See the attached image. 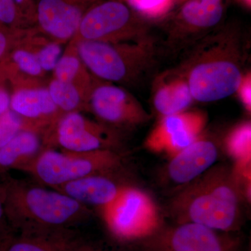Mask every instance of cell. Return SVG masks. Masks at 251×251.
<instances>
[{"label": "cell", "mask_w": 251, "mask_h": 251, "mask_svg": "<svg viewBox=\"0 0 251 251\" xmlns=\"http://www.w3.org/2000/svg\"><path fill=\"white\" fill-rule=\"evenodd\" d=\"M243 37L222 30L201 38L178 74L187 81L194 100L217 101L235 93L244 74Z\"/></svg>", "instance_id": "obj_1"}, {"label": "cell", "mask_w": 251, "mask_h": 251, "mask_svg": "<svg viewBox=\"0 0 251 251\" xmlns=\"http://www.w3.org/2000/svg\"><path fill=\"white\" fill-rule=\"evenodd\" d=\"M1 184L6 217L20 233L69 229L92 216L88 206L52 188L11 177Z\"/></svg>", "instance_id": "obj_2"}, {"label": "cell", "mask_w": 251, "mask_h": 251, "mask_svg": "<svg viewBox=\"0 0 251 251\" xmlns=\"http://www.w3.org/2000/svg\"><path fill=\"white\" fill-rule=\"evenodd\" d=\"M242 192L226 167L210 168L180 191L171 203V212L180 222L230 230L242 216Z\"/></svg>", "instance_id": "obj_3"}, {"label": "cell", "mask_w": 251, "mask_h": 251, "mask_svg": "<svg viewBox=\"0 0 251 251\" xmlns=\"http://www.w3.org/2000/svg\"><path fill=\"white\" fill-rule=\"evenodd\" d=\"M75 43L79 56L91 74L111 83H135L156 62V49L151 37L116 44L93 41Z\"/></svg>", "instance_id": "obj_4"}, {"label": "cell", "mask_w": 251, "mask_h": 251, "mask_svg": "<svg viewBox=\"0 0 251 251\" xmlns=\"http://www.w3.org/2000/svg\"><path fill=\"white\" fill-rule=\"evenodd\" d=\"M122 163L123 158L115 150L72 152L47 148L24 171L52 188L90 175L113 174Z\"/></svg>", "instance_id": "obj_5"}, {"label": "cell", "mask_w": 251, "mask_h": 251, "mask_svg": "<svg viewBox=\"0 0 251 251\" xmlns=\"http://www.w3.org/2000/svg\"><path fill=\"white\" fill-rule=\"evenodd\" d=\"M150 37L133 18L131 11L121 1L98 2L84 15L72 40L123 43Z\"/></svg>", "instance_id": "obj_6"}, {"label": "cell", "mask_w": 251, "mask_h": 251, "mask_svg": "<svg viewBox=\"0 0 251 251\" xmlns=\"http://www.w3.org/2000/svg\"><path fill=\"white\" fill-rule=\"evenodd\" d=\"M101 209L109 229L122 239L145 237L159 226V211L152 198L128 185L115 201Z\"/></svg>", "instance_id": "obj_7"}, {"label": "cell", "mask_w": 251, "mask_h": 251, "mask_svg": "<svg viewBox=\"0 0 251 251\" xmlns=\"http://www.w3.org/2000/svg\"><path fill=\"white\" fill-rule=\"evenodd\" d=\"M44 146L45 149L57 146L72 152L116 150L120 138L108 126L90 120L82 112H74L59 118L44 138Z\"/></svg>", "instance_id": "obj_8"}, {"label": "cell", "mask_w": 251, "mask_h": 251, "mask_svg": "<svg viewBox=\"0 0 251 251\" xmlns=\"http://www.w3.org/2000/svg\"><path fill=\"white\" fill-rule=\"evenodd\" d=\"M89 107L100 123L110 128H133L150 119L147 110L129 92L99 79L91 94Z\"/></svg>", "instance_id": "obj_9"}, {"label": "cell", "mask_w": 251, "mask_h": 251, "mask_svg": "<svg viewBox=\"0 0 251 251\" xmlns=\"http://www.w3.org/2000/svg\"><path fill=\"white\" fill-rule=\"evenodd\" d=\"M206 121L205 114L199 110L162 117L145 140V147L153 152L173 157L202 135Z\"/></svg>", "instance_id": "obj_10"}, {"label": "cell", "mask_w": 251, "mask_h": 251, "mask_svg": "<svg viewBox=\"0 0 251 251\" xmlns=\"http://www.w3.org/2000/svg\"><path fill=\"white\" fill-rule=\"evenodd\" d=\"M99 0H36L35 27L50 39L68 44L82 18Z\"/></svg>", "instance_id": "obj_11"}, {"label": "cell", "mask_w": 251, "mask_h": 251, "mask_svg": "<svg viewBox=\"0 0 251 251\" xmlns=\"http://www.w3.org/2000/svg\"><path fill=\"white\" fill-rule=\"evenodd\" d=\"M10 109L23 119L26 129L40 132L44 137L62 116L46 86L14 90Z\"/></svg>", "instance_id": "obj_12"}, {"label": "cell", "mask_w": 251, "mask_h": 251, "mask_svg": "<svg viewBox=\"0 0 251 251\" xmlns=\"http://www.w3.org/2000/svg\"><path fill=\"white\" fill-rule=\"evenodd\" d=\"M217 158L216 144L201 135L187 148L172 157L167 173L173 182L188 184L210 169Z\"/></svg>", "instance_id": "obj_13"}, {"label": "cell", "mask_w": 251, "mask_h": 251, "mask_svg": "<svg viewBox=\"0 0 251 251\" xmlns=\"http://www.w3.org/2000/svg\"><path fill=\"white\" fill-rule=\"evenodd\" d=\"M112 175H94L52 188L84 205L103 208L116 199L126 185L117 182Z\"/></svg>", "instance_id": "obj_14"}, {"label": "cell", "mask_w": 251, "mask_h": 251, "mask_svg": "<svg viewBox=\"0 0 251 251\" xmlns=\"http://www.w3.org/2000/svg\"><path fill=\"white\" fill-rule=\"evenodd\" d=\"M223 13L222 0H190L180 13L184 26L170 34L169 37L176 33L168 41L174 45L187 41L188 36L216 25L221 21Z\"/></svg>", "instance_id": "obj_15"}, {"label": "cell", "mask_w": 251, "mask_h": 251, "mask_svg": "<svg viewBox=\"0 0 251 251\" xmlns=\"http://www.w3.org/2000/svg\"><path fill=\"white\" fill-rule=\"evenodd\" d=\"M166 251H227L214 229L193 223H182L163 239Z\"/></svg>", "instance_id": "obj_16"}, {"label": "cell", "mask_w": 251, "mask_h": 251, "mask_svg": "<svg viewBox=\"0 0 251 251\" xmlns=\"http://www.w3.org/2000/svg\"><path fill=\"white\" fill-rule=\"evenodd\" d=\"M44 150L43 133L33 130H21L0 149V172L13 169L24 171Z\"/></svg>", "instance_id": "obj_17"}, {"label": "cell", "mask_w": 251, "mask_h": 251, "mask_svg": "<svg viewBox=\"0 0 251 251\" xmlns=\"http://www.w3.org/2000/svg\"><path fill=\"white\" fill-rule=\"evenodd\" d=\"M81 244L70 229L24 232L10 239L6 251H77Z\"/></svg>", "instance_id": "obj_18"}, {"label": "cell", "mask_w": 251, "mask_h": 251, "mask_svg": "<svg viewBox=\"0 0 251 251\" xmlns=\"http://www.w3.org/2000/svg\"><path fill=\"white\" fill-rule=\"evenodd\" d=\"M7 57L9 60L4 61L2 64L6 77L11 79L15 90L45 86L43 80L46 73L34 54L21 45V43Z\"/></svg>", "instance_id": "obj_19"}, {"label": "cell", "mask_w": 251, "mask_h": 251, "mask_svg": "<svg viewBox=\"0 0 251 251\" xmlns=\"http://www.w3.org/2000/svg\"><path fill=\"white\" fill-rule=\"evenodd\" d=\"M193 101L187 81L176 72L158 82L153 92V107L162 117L186 111Z\"/></svg>", "instance_id": "obj_20"}, {"label": "cell", "mask_w": 251, "mask_h": 251, "mask_svg": "<svg viewBox=\"0 0 251 251\" xmlns=\"http://www.w3.org/2000/svg\"><path fill=\"white\" fill-rule=\"evenodd\" d=\"M53 77L72 84L90 100L91 94L98 79L85 67L79 56L76 43L71 40L63 51L53 71Z\"/></svg>", "instance_id": "obj_21"}, {"label": "cell", "mask_w": 251, "mask_h": 251, "mask_svg": "<svg viewBox=\"0 0 251 251\" xmlns=\"http://www.w3.org/2000/svg\"><path fill=\"white\" fill-rule=\"evenodd\" d=\"M226 151L233 158L232 173L236 177L251 174V124L244 122L229 131L226 138Z\"/></svg>", "instance_id": "obj_22"}, {"label": "cell", "mask_w": 251, "mask_h": 251, "mask_svg": "<svg viewBox=\"0 0 251 251\" xmlns=\"http://www.w3.org/2000/svg\"><path fill=\"white\" fill-rule=\"evenodd\" d=\"M21 44L34 54L46 74L53 72L64 51L62 44L50 39L35 27L31 28Z\"/></svg>", "instance_id": "obj_23"}, {"label": "cell", "mask_w": 251, "mask_h": 251, "mask_svg": "<svg viewBox=\"0 0 251 251\" xmlns=\"http://www.w3.org/2000/svg\"><path fill=\"white\" fill-rule=\"evenodd\" d=\"M47 87L61 115L74 112H90V100L75 86L53 77Z\"/></svg>", "instance_id": "obj_24"}, {"label": "cell", "mask_w": 251, "mask_h": 251, "mask_svg": "<svg viewBox=\"0 0 251 251\" xmlns=\"http://www.w3.org/2000/svg\"><path fill=\"white\" fill-rule=\"evenodd\" d=\"M26 129L22 118L9 109L0 116V149L9 143L21 130Z\"/></svg>", "instance_id": "obj_25"}, {"label": "cell", "mask_w": 251, "mask_h": 251, "mask_svg": "<svg viewBox=\"0 0 251 251\" xmlns=\"http://www.w3.org/2000/svg\"><path fill=\"white\" fill-rule=\"evenodd\" d=\"M0 23L16 29L30 28L14 0H0Z\"/></svg>", "instance_id": "obj_26"}, {"label": "cell", "mask_w": 251, "mask_h": 251, "mask_svg": "<svg viewBox=\"0 0 251 251\" xmlns=\"http://www.w3.org/2000/svg\"><path fill=\"white\" fill-rule=\"evenodd\" d=\"M31 28L16 29L5 27H0V59L7 57L10 52L18 46Z\"/></svg>", "instance_id": "obj_27"}, {"label": "cell", "mask_w": 251, "mask_h": 251, "mask_svg": "<svg viewBox=\"0 0 251 251\" xmlns=\"http://www.w3.org/2000/svg\"><path fill=\"white\" fill-rule=\"evenodd\" d=\"M173 0H127L130 6L149 18L163 16L171 7Z\"/></svg>", "instance_id": "obj_28"}, {"label": "cell", "mask_w": 251, "mask_h": 251, "mask_svg": "<svg viewBox=\"0 0 251 251\" xmlns=\"http://www.w3.org/2000/svg\"><path fill=\"white\" fill-rule=\"evenodd\" d=\"M235 93L237 94L239 100L242 102L244 108L248 112L251 111V73L246 72L243 74L242 78Z\"/></svg>", "instance_id": "obj_29"}, {"label": "cell", "mask_w": 251, "mask_h": 251, "mask_svg": "<svg viewBox=\"0 0 251 251\" xmlns=\"http://www.w3.org/2000/svg\"><path fill=\"white\" fill-rule=\"evenodd\" d=\"M13 231L14 229L11 227L5 213L4 190L2 184L0 183V244L12 237Z\"/></svg>", "instance_id": "obj_30"}, {"label": "cell", "mask_w": 251, "mask_h": 251, "mask_svg": "<svg viewBox=\"0 0 251 251\" xmlns=\"http://www.w3.org/2000/svg\"><path fill=\"white\" fill-rule=\"evenodd\" d=\"M29 27L36 25V0H14Z\"/></svg>", "instance_id": "obj_31"}, {"label": "cell", "mask_w": 251, "mask_h": 251, "mask_svg": "<svg viewBox=\"0 0 251 251\" xmlns=\"http://www.w3.org/2000/svg\"><path fill=\"white\" fill-rule=\"evenodd\" d=\"M11 95L8 91L0 85V116L10 108Z\"/></svg>", "instance_id": "obj_32"}, {"label": "cell", "mask_w": 251, "mask_h": 251, "mask_svg": "<svg viewBox=\"0 0 251 251\" xmlns=\"http://www.w3.org/2000/svg\"><path fill=\"white\" fill-rule=\"evenodd\" d=\"M13 237H14V236H13ZM12 237H11V238H9V239H6V241H4V242H1V244H0V251H6V248H7L8 244H9L10 239H11V238H12Z\"/></svg>", "instance_id": "obj_33"}]
</instances>
